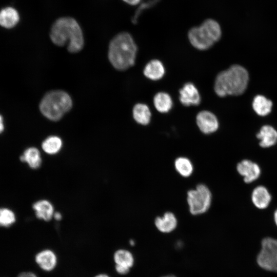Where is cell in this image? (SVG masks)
Returning a JSON list of instances; mask_svg holds the SVG:
<instances>
[{
  "label": "cell",
  "instance_id": "cell-1",
  "mask_svg": "<svg viewBox=\"0 0 277 277\" xmlns=\"http://www.w3.org/2000/svg\"><path fill=\"white\" fill-rule=\"evenodd\" d=\"M50 37L57 46L67 44V49L71 53L80 51L84 46L82 29L76 21L70 17H63L55 21L51 27Z\"/></svg>",
  "mask_w": 277,
  "mask_h": 277
},
{
  "label": "cell",
  "instance_id": "cell-2",
  "mask_svg": "<svg viewBox=\"0 0 277 277\" xmlns=\"http://www.w3.org/2000/svg\"><path fill=\"white\" fill-rule=\"evenodd\" d=\"M137 46L131 35L125 32L117 34L109 46L108 57L112 66L123 71L132 67L135 63Z\"/></svg>",
  "mask_w": 277,
  "mask_h": 277
},
{
  "label": "cell",
  "instance_id": "cell-3",
  "mask_svg": "<svg viewBox=\"0 0 277 277\" xmlns=\"http://www.w3.org/2000/svg\"><path fill=\"white\" fill-rule=\"evenodd\" d=\"M248 80L247 71L240 65H233L217 75L214 89L220 97L241 95L245 91Z\"/></svg>",
  "mask_w": 277,
  "mask_h": 277
},
{
  "label": "cell",
  "instance_id": "cell-4",
  "mask_svg": "<svg viewBox=\"0 0 277 277\" xmlns=\"http://www.w3.org/2000/svg\"><path fill=\"white\" fill-rule=\"evenodd\" d=\"M72 106V102L68 93L62 90H53L44 96L39 109L45 117L57 121L71 109Z\"/></svg>",
  "mask_w": 277,
  "mask_h": 277
},
{
  "label": "cell",
  "instance_id": "cell-5",
  "mask_svg": "<svg viewBox=\"0 0 277 277\" xmlns=\"http://www.w3.org/2000/svg\"><path fill=\"white\" fill-rule=\"evenodd\" d=\"M222 31L219 24L213 19L205 20L200 26L192 28L188 37L191 44L200 50L211 47L221 38Z\"/></svg>",
  "mask_w": 277,
  "mask_h": 277
},
{
  "label": "cell",
  "instance_id": "cell-6",
  "mask_svg": "<svg viewBox=\"0 0 277 277\" xmlns=\"http://www.w3.org/2000/svg\"><path fill=\"white\" fill-rule=\"evenodd\" d=\"M187 200L190 212L193 215L201 214L210 208L212 195L206 185L199 184L195 189L188 191Z\"/></svg>",
  "mask_w": 277,
  "mask_h": 277
},
{
  "label": "cell",
  "instance_id": "cell-7",
  "mask_svg": "<svg viewBox=\"0 0 277 277\" xmlns=\"http://www.w3.org/2000/svg\"><path fill=\"white\" fill-rule=\"evenodd\" d=\"M256 262L261 268L277 272V239L266 237L262 240Z\"/></svg>",
  "mask_w": 277,
  "mask_h": 277
},
{
  "label": "cell",
  "instance_id": "cell-8",
  "mask_svg": "<svg viewBox=\"0 0 277 277\" xmlns=\"http://www.w3.org/2000/svg\"><path fill=\"white\" fill-rule=\"evenodd\" d=\"M33 259L36 266L46 273L54 271L58 264V257L56 252L50 248L39 250L35 253Z\"/></svg>",
  "mask_w": 277,
  "mask_h": 277
},
{
  "label": "cell",
  "instance_id": "cell-9",
  "mask_svg": "<svg viewBox=\"0 0 277 277\" xmlns=\"http://www.w3.org/2000/svg\"><path fill=\"white\" fill-rule=\"evenodd\" d=\"M238 173L243 177L246 183H251L256 181L260 176L261 169L256 163L248 159L240 162L236 166Z\"/></svg>",
  "mask_w": 277,
  "mask_h": 277
},
{
  "label": "cell",
  "instance_id": "cell-10",
  "mask_svg": "<svg viewBox=\"0 0 277 277\" xmlns=\"http://www.w3.org/2000/svg\"><path fill=\"white\" fill-rule=\"evenodd\" d=\"M196 124L199 129L204 134H208L215 132L219 128V122L216 116L212 112L204 110L197 114Z\"/></svg>",
  "mask_w": 277,
  "mask_h": 277
},
{
  "label": "cell",
  "instance_id": "cell-11",
  "mask_svg": "<svg viewBox=\"0 0 277 277\" xmlns=\"http://www.w3.org/2000/svg\"><path fill=\"white\" fill-rule=\"evenodd\" d=\"M179 100L185 106H197L201 102V96L199 92L191 83H186L179 90Z\"/></svg>",
  "mask_w": 277,
  "mask_h": 277
},
{
  "label": "cell",
  "instance_id": "cell-12",
  "mask_svg": "<svg viewBox=\"0 0 277 277\" xmlns=\"http://www.w3.org/2000/svg\"><path fill=\"white\" fill-rule=\"evenodd\" d=\"M251 201L255 207L264 209L268 207L271 201V195L267 188L262 185L255 187L252 191Z\"/></svg>",
  "mask_w": 277,
  "mask_h": 277
},
{
  "label": "cell",
  "instance_id": "cell-13",
  "mask_svg": "<svg viewBox=\"0 0 277 277\" xmlns=\"http://www.w3.org/2000/svg\"><path fill=\"white\" fill-rule=\"evenodd\" d=\"M256 137L261 147L269 148L277 143V131L271 126L264 125L256 134Z\"/></svg>",
  "mask_w": 277,
  "mask_h": 277
},
{
  "label": "cell",
  "instance_id": "cell-14",
  "mask_svg": "<svg viewBox=\"0 0 277 277\" xmlns=\"http://www.w3.org/2000/svg\"><path fill=\"white\" fill-rule=\"evenodd\" d=\"M36 217L45 222L50 221L54 213L52 204L46 200H39L33 205Z\"/></svg>",
  "mask_w": 277,
  "mask_h": 277
},
{
  "label": "cell",
  "instance_id": "cell-15",
  "mask_svg": "<svg viewBox=\"0 0 277 277\" xmlns=\"http://www.w3.org/2000/svg\"><path fill=\"white\" fill-rule=\"evenodd\" d=\"M154 223L159 231L164 233H169L176 228L177 219L173 213L167 212L164 214L163 217H157Z\"/></svg>",
  "mask_w": 277,
  "mask_h": 277
},
{
  "label": "cell",
  "instance_id": "cell-16",
  "mask_svg": "<svg viewBox=\"0 0 277 277\" xmlns=\"http://www.w3.org/2000/svg\"><path fill=\"white\" fill-rule=\"evenodd\" d=\"M112 261L115 265L129 269L133 267L134 263L132 253L125 248L116 249L112 254Z\"/></svg>",
  "mask_w": 277,
  "mask_h": 277
},
{
  "label": "cell",
  "instance_id": "cell-17",
  "mask_svg": "<svg viewBox=\"0 0 277 277\" xmlns=\"http://www.w3.org/2000/svg\"><path fill=\"white\" fill-rule=\"evenodd\" d=\"M144 74L148 78L156 81L162 78L165 74V68L161 61L152 60L147 64L144 69Z\"/></svg>",
  "mask_w": 277,
  "mask_h": 277
},
{
  "label": "cell",
  "instance_id": "cell-18",
  "mask_svg": "<svg viewBox=\"0 0 277 277\" xmlns=\"http://www.w3.org/2000/svg\"><path fill=\"white\" fill-rule=\"evenodd\" d=\"M19 19L17 11L13 8L8 7L0 11V25L7 28L15 26Z\"/></svg>",
  "mask_w": 277,
  "mask_h": 277
},
{
  "label": "cell",
  "instance_id": "cell-19",
  "mask_svg": "<svg viewBox=\"0 0 277 277\" xmlns=\"http://www.w3.org/2000/svg\"><path fill=\"white\" fill-rule=\"evenodd\" d=\"M20 160L23 162H26L32 169L39 168L42 164L40 152L35 147L27 148L20 156Z\"/></svg>",
  "mask_w": 277,
  "mask_h": 277
},
{
  "label": "cell",
  "instance_id": "cell-20",
  "mask_svg": "<svg viewBox=\"0 0 277 277\" xmlns=\"http://www.w3.org/2000/svg\"><path fill=\"white\" fill-rule=\"evenodd\" d=\"M151 112L148 106L144 104H136L133 108V117L134 120L142 125L149 124L151 120Z\"/></svg>",
  "mask_w": 277,
  "mask_h": 277
},
{
  "label": "cell",
  "instance_id": "cell-21",
  "mask_svg": "<svg viewBox=\"0 0 277 277\" xmlns=\"http://www.w3.org/2000/svg\"><path fill=\"white\" fill-rule=\"evenodd\" d=\"M153 103L156 109L161 113H167L173 105L171 96L164 92L156 93L153 98Z\"/></svg>",
  "mask_w": 277,
  "mask_h": 277
},
{
  "label": "cell",
  "instance_id": "cell-22",
  "mask_svg": "<svg viewBox=\"0 0 277 277\" xmlns=\"http://www.w3.org/2000/svg\"><path fill=\"white\" fill-rule=\"evenodd\" d=\"M272 106V102L263 95H256L253 99V108L259 115L265 116L268 114L271 110Z\"/></svg>",
  "mask_w": 277,
  "mask_h": 277
},
{
  "label": "cell",
  "instance_id": "cell-23",
  "mask_svg": "<svg viewBox=\"0 0 277 277\" xmlns=\"http://www.w3.org/2000/svg\"><path fill=\"white\" fill-rule=\"evenodd\" d=\"M63 146L61 138L57 136L52 135L47 137L42 143L43 150L48 154H55L59 152Z\"/></svg>",
  "mask_w": 277,
  "mask_h": 277
},
{
  "label": "cell",
  "instance_id": "cell-24",
  "mask_svg": "<svg viewBox=\"0 0 277 277\" xmlns=\"http://www.w3.org/2000/svg\"><path fill=\"white\" fill-rule=\"evenodd\" d=\"M174 166L177 172L185 177L190 176L193 170L192 163L189 159L185 157L177 158L174 162Z\"/></svg>",
  "mask_w": 277,
  "mask_h": 277
},
{
  "label": "cell",
  "instance_id": "cell-25",
  "mask_svg": "<svg viewBox=\"0 0 277 277\" xmlns=\"http://www.w3.org/2000/svg\"><path fill=\"white\" fill-rule=\"evenodd\" d=\"M16 220L14 213L7 208H0V227H9Z\"/></svg>",
  "mask_w": 277,
  "mask_h": 277
},
{
  "label": "cell",
  "instance_id": "cell-26",
  "mask_svg": "<svg viewBox=\"0 0 277 277\" xmlns=\"http://www.w3.org/2000/svg\"><path fill=\"white\" fill-rule=\"evenodd\" d=\"M159 0H149L145 3H143L136 10L134 16L132 18V23L135 24L137 22V19L140 15L143 13L144 10H146L156 4Z\"/></svg>",
  "mask_w": 277,
  "mask_h": 277
},
{
  "label": "cell",
  "instance_id": "cell-27",
  "mask_svg": "<svg viewBox=\"0 0 277 277\" xmlns=\"http://www.w3.org/2000/svg\"><path fill=\"white\" fill-rule=\"evenodd\" d=\"M114 271L119 275H124L129 273L130 269L117 265L114 266Z\"/></svg>",
  "mask_w": 277,
  "mask_h": 277
},
{
  "label": "cell",
  "instance_id": "cell-28",
  "mask_svg": "<svg viewBox=\"0 0 277 277\" xmlns=\"http://www.w3.org/2000/svg\"><path fill=\"white\" fill-rule=\"evenodd\" d=\"M16 277H39L38 275L33 271L24 270L20 272Z\"/></svg>",
  "mask_w": 277,
  "mask_h": 277
},
{
  "label": "cell",
  "instance_id": "cell-29",
  "mask_svg": "<svg viewBox=\"0 0 277 277\" xmlns=\"http://www.w3.org/2000/svg\"><path fill=\"white\" fill-rule=\"evenodd\" d=\"M124 2L131 5H136L140 3L141 0H123Z\"/></svg>",
  "mask_w": 277,
  "mask_h": 277
},
{
  "label": "cell",
  "instance_id": "cell-30",
  "mask_svg": "<svg viewBox=\"0 0 277 277\" xmlns=\"http://www.w3.org/2000/svg\"><path fill=\"white\" fill-rule=\"evenodd\" d=\"M92 277H111L108 273L106 272H99L95 274Z\"/></svg>",
  "mask_w": 277,
  "mask_h": 277
},
{
  "label": "cell",
  "instance_id": "cell-31",
  "mask_svg": "<svg viewBox=\"0 0 277 277\" xmlns=\"http://www.w3.org/2000/svg\"><path fill=\"white\" fill-rule=\"evenodd\" d=\"M53 217L56 220V221H60L62 218V215L61 213L58 212H54L53 215Z\"/></svg>",
  "mask_w": 277,
  "mask_h": 277
},
{
  "label": "cell",
  "instance_id": "cell-32",
  "mask_svg": "<svg viewBox=\"0 0 277 277\" xmlns=\"http://www.w3.org/2000/svg\"><path fill=\"white\" fill-rule=\"evenodd\" d=\"M4 128V127L3 124V117L0 115V133L3 131Z\"/></svg>",
  "mask_w": 277,
  "mask_h": 277
},
{
  "label": "cell",
  "instance_id": "cell-33",
  "mask_svg": "<svg viewBox=\"0 0 277 277\" xmlns=\"http://www.w3.org/2000/svg\"><path fill=\"white\" fill-rule=\"evenodd\" d=\"M273 218L275 224L277 226V209L275 210L274 212Z\"/></svg>",
  "mask_w": 277,
  "mask_h": 277
},
{
  "label": "cell",
  "instance_id": "cell-34",
  "mask_svg": "<svg viewBox=\"0 0 277 277\" xmlns=\"http://www.w3.org/2000/svg\"><path fill=\"white\" fill-rule=\"evenodd\" d=\"M129 244H130V245L131 246H133L134 245L135 242H134V240H130L129 241Z\"/></svg>",
  "mask_w": 277,
  "mask_h": 277
},
{
  "label": "cell",
  "instance_id": "cell-35",
  "mask_svg": "<svg viewBox=\"0 0 277 277\" xmlns=\"http://www.w3.org/2000/svg\"><path fill=\"white\" fill-rule=\"evenodd\" d=\"M163 277H175L174 275H166V276H163Z\"/></svg>",
  "mask_w": 277,
  "mask_h": 277
}]
</instances>
